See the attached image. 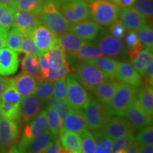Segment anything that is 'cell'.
I'll list each match as a JSON object with an SVG mask.
<instances>
[{"mask_svg": "<svg viewBox=\"0 0 153 153\" xmlns=\"http://www.w3.org/2000/svg\"><path fill=\"white\" fill-rule=\"evenodd\" d=\"M123 117L126 118L135 129H141L152 125V117L145 113L140 106L137 99L128 108Z\"/></svg>", "mask_w": 153, "mask_h": 153, "instance_id": "9a60e30c", "label": "cell"}, {"mask_svg": "<svg viewBox=\"0 0 153 153\" xmlns=\"http://www.w3.org/2000/svg\"><path fill=\"white\" fill-rule=\"evenodd\" d=\"M22 99L10 82L0 99V111L2 117L16 121L20 119Z\"/></svg>", "mask_w": 153, "mask_h": 153, "instance_id": "52a82bcc", "label": "cell"}, {"mask_svg": "<svg viewBox=\"0 0 153 153\" xmlns=\"http://www.w3.org/2000/svg\"><path fill=\"white\" fill-rule=\"evenodd\" d=\"M57 36L59 43L68 55L75 52L80 47L87 43V41L82 39L72 32H67Z\"/></svg>", "mask_w": 153, "mask_h": 153, "instance_id": "4316f807", "label": "cell"}, {"mask_svg": "<svg viewBox=\"0 0 153 153\" xmlns=\"http://www.w3.org/2000/svg\"><path fill=\"white\" fill-rule=\"evenodd\" d=\"M59 4L54 0H45L40 12L41 24L56 36L69 32L70 27V24L61 14Z\"/></svg>", "mask_w": 153, "mask_h": 153, "instance_id": "6da1fadb", "label": "cell"}, {"mask_svg": "<svg viewBox=\"0 0 153 153\" xmlns=\"http://www.w3.org/2000/svg\"><path fill=\"white\" fill-rule=\"evenodd\" d=\"M96 143V152L110 153L114 140L109 137L102 130H94L93 133Z\"/></svg>", "mask_w": 153, "mask_h": 153, "instance_id": "e575fe53", "label": "cell"}, {"mask_svg": "<svg viewBox=\"0 0 153 153\" xmlns=\"http://www.w3.org/2000/svg\"><path fill=\"white\" fill-rule=\"evenodd\" d=\"M41 101L34 94L25 97L21 104L20 118L27 124L41 113Z\"/></svg>", "mask_w": 153, "mask_h": 153, "instance_id": "44dd1931", "label": "cell"}, {"mask_svg": "<svg viewBox=\"0 0 153 153\" xmlns=\"http://www.w3.org/2000/svg\"><path fill=\"white\" fill-rule=\"evenodd\" d=\"M54 1H57V2H58V3H60L61 1H62V0H54Z\"/></svg>", "mask_w": 153, "mask_h": 153, "instance_id": "6125c7cd", "label": "cell"}, {"mask_svg": "<svg viewBox=\"0 0 153 153\" xmlns=\"http://www.w3.org/2000/svg\"><path fill=\"white\" fill-rule=\"evenodd\" d=\"M153 49L149 48H144L141 49L137 57L133 60H131L132 64L140 75H142L145 68L148 65V64L153 60Z\"/></svg>", "mask_w": 153, "mask_h": 153, "instance_id": "1f68e13d", "label": "cell"}, {"mask_svg": "<svg viewBox=\"0 0 153 153\" xmlns=\"http://www.w3.org/2000/svg\"><path fill=\"white\" fill-rule=\"evenodd\" d=\"M61 14L70 25L89 18V11L84 0H62L59 4Z\"/></svg>", "mask_w": 153, "mask_h": 153, "instance_id": "9c48e42d", "label": "cell"}, {"mask_svg": "<svg viewBox=\"0 0 153 153\" xmlns=\"http://www.w3.org/2000/svg\"><path fill=\"white\" fill-rule=\"evenodd\" d=\"M45 153H62L66 152L65 149L62 148V145H61L60 140L55 138L52 143L48 145V147L45 149Z\"/></svg>", "mask_w": 153, "mask_h": 153, "instance_id": "816d5d0a", "label": "cell"}, {"mask_svg": "<svg viewBox=\"0 0 153 153\" xmlns=\"http://www.w3.org/2000/svg\"><path fill=\"white\" fill-rule=\"evenodd\" d=\"M62 148L66 152L81 153V145L79 134L62 128L58 135Z\"/></svg>", "mask_w": 153, "mask_h": 153, "instance_id": "603a6c76", "label": "cell"}, {"mask_svg": "<svg viewBox=\"0 0 153 153\" xmlns=\"http://www.w3.org/2000/svg\"><path fill=\"white\" fill-rule=\"evenodd\" d=\"M97 45L102 54L109 57H123L128 50L121 40L116 38L108 32H103L97 42Z\"/></svg>", "mask_w": 153, "mask_h": 153, "instance_id": "8fae6325", "label": "cell"}, {"mask_svg": "<svg viewBox=\"0 0 153 153\" xmlns=\"http://www.w3.org/2000/svg\"><path fill=\"white\" fill-rule=\"evenodd\" d=\"M139 152L140 153H152L153 145H150V144L140 145Z\"/></svg>", "mask_w": 153, "mask_h": 153, "instance_id": "6f0895ef", "label": "cell"}, {"mask_svg": "<svg viewBox=\"0 0 153 153\" xmlns=\"http://www.w3.org/2000/svg\"><path fill=\"white\" fill-rule=\"evenodd\" d=\"M66 79L67 95L65 100L73 111L82 113L91 100V95L78 81L74 74L67 76Z\"/></svg>", "mask_w": 153, "mask_h": 153, "instance_id": "3957f363", "label": "cell"}, {"mask_svg": "<svg viewBox=\"0 0 153 153\" xmlns=\"http://www.w3.org/2000/svg\"><path fill=\"white\" fill-rule=\"evenodd\" d=\"M135 137L133 135H127L114 140L111 148V152L126 153V150L133 142H135Z\"/></svg>", "mask_w": 153, "mask_h": 153, "instance_id": "ee69618b", "label": "cell"}, {"mask_svg": "<svg viewBox=\"0 0 153 153\" xmlns=\"http://www.w3.org/2000/svg\"><path fill=\"white\" fill-rule=\"evenodd\" d=\"M24 36L20 30H19L16 28L12 27L7 34L6 45L19 53V48Z\"/></svg>", "mask_w": 153, "mask_h": 153, "instance_id": "60d3db41", "label": "cell"}, {"mask_svg": "<svg viewBox=\"0 0 153 153\" xmlns=\"http://www.w3.org/2000/svg\"><path fill=\"white\" fill-rule=\"evenodd\" d=\"M31 36L36 46L43 55L58 42L57 36L43 24L33 30Z\"/></svg>", "mask_w": 153, "mask_h": 153, "instance_id": "5bb4252c", "label": "cell"}, {"mask_svg": "<svg viewBox=\"0 0 153 153\" xmlns=\"http://www.w3.org/2000/svg\"><path fill=\"white\" fill-rule=\"evenodd\" d=\"M1 28H2V27H1V26H0V29H1Z\"/></svg>", "mask_w": 153, "mask_h": 153, "instance_id": "e7e4bbea", "label": "cell"}, {"mask_svg": "<svg viewBox=\"0 0 153 153\" xmlns=\"http://www.w3.org/2000/svg\"><path fill=\"white\" fill-rule=\"evenodd\" d=\"M137 89L133 86L120 83L106 108L111 116H123L136 99Z\"/></svg>", "mask_w": 153, "mask_h": 153, "instance_id": "7a4b0ae2", "label": "cell"}, {"mask_svg": "<svg viewBox=\"0 0 153 153\" xmlns=\"http://www.w3.org/2000/svg\"><path fill=\"white\" fill-rule=\"evenodd\" d=\"M119 9L128 8L133 5L136 0H108Z\"/></svg>", "mask_w": 153, "mask_h": 153, "instance_id": "db71d44e", "label": "cell"}, {"mask_svg": "<svg viewBox=\"0 0 153 153\" xmlns=\"http://www.w3.org/2000/svg\"><path fill=\"white\" fill-rule=\"evenodd\" d=\"M48 103L49 106L56 111L62 120L66 117L67 115L72 111L66 100H61L53 97Z\"/></svg>", "mask_w": 153, "mask_h": 153, "instance_id": "f6af8a7d", "label": "cell"}, {"mask_svg": "<svg viewBox=\"0 0 153 153\" xmlns=\"http://www.w3.org/2000/svg\"><path fill=\"white\" fill-rule=\"evenodd\" d=\"M100 30L101 27L99 24L87 19L70 25L69 32H72L86 41H91L97 38Z\"/></svg>", "mask_w": 153, "mask_h": 153, "instance_id": "ac0fdd59", "label": "cell"}, {"mask_svg": "<svg viewBox=\"0 0 153 153\" xmlns=\"http://www.w3.org/2000/svg\"><path fill=\"white\" fill-rule=\"evenodd\" d=\"M45 0H17L13 8L16 11L41 12Z\"/></svg>", "mask_w": 153, "mask_h": 153, "instance_id": "8d00e7d4", "label": "cell"}, {"mask_svg": "<svg viewBox=\"0 0 153 153\" xmlns=\"http://www.w3.org/2000/svg\"><path fill=\"white\" fill-rule=\"evenodd\" d=\"M19 136V128L16 120L1 118L0 120V148L3 152H15Z\"/></svg>", "mask_w": 153, "mask_h": 153, "instance_id": "30bf717a", "label": "cell"}, {"mask_svg": "<svg viewBox=\"0 0 153 153\" xmlns=\"http://www.w3.org/2000/svg\"><path fill=\"white\" fill-rule=\"evenodd\" d=\"M82 114L87 122L88 128L93 131L102 128L111 117V115L107 110L106 105L97 99H91L83 110Z\"/></svg>", "mask_w": 153, "mask_h": 153, "instance_id": "8992f818", "label": "cell"}, {"mask_svg": "<svg viewBox=\"0 0 153 153\" xmlns=\"http://www.w3.org/2000/svg\"><path fill=\"white\" fill-rule=\"evenodd\" d=\"M10 78H7L4 77V76H0V99H1V95H2L3 92L4 91L6 88H7V86L10 84Z\"/></svg>", "mask_w": 153, "mask_h": 153, "instance_id": "11a10c76", "label": "cell"}, {"mask_svg": "<svg viewBox=\"0 0 153 153\" xmlns=\"http://www.w3.org/2000/svg\"><path fill=\"white\" fill-rule=\"evenodd\" d=\"M46 120L47 126L51 133L55 137H58L59 133L62 128V120L57 112L51 106L47 108L46 111Z\"/></svg>", "mask_w": 153, "mask_h": 153, "instance_id": "836d02e7", "label": "cell"}, {"mask_svg": "<svg viewBox=\"0 0 153 153\" xmlns=\"http://www.w3.org/2000/svg\"><path fill=\"white\" fill-rule=\"evenodd\" d=\"M41 24L40 12L16 11L12 27L16 28L24 36H28Z\"/></svg>", "mask_w": 153, "mask_h": 153, "instance_id": "4fadbf2b", "label": "cell"}, {"mask_svg": "<svg viewBox=\"0 0 153 153\" xmlns=\"http://www.w3.org/2000/svg\"><path fill=\"white\" fill-rule=\"evenodd\" d=\"M125 44L126 48L128 50V54L131 60H134L140 51L143 48L142 44L137 38V33L135 30H129L125 34Z\"/></svg>", "mask_w": 153, "mask_h": 153, "instance_id": "d6a6232c", "label": "cell"}, {"mask_svg": "<svg viewBox=\"0 0 153 153\" xmlns=\"http://www.w3.org/2000/svg\"><path fill=\"white\" fill-rule=\"evenodd\" d=\"M56 137L51 133L48 129L43 131L38 136L35 137L29 143L25 152L29 153H42L45 152L48 145L53 142Z\"/></svg>", "mask_w": 153, "mask_h": 153, "instance_id": "484cf974", "label": "cell"}, {"mask_svg": "<svg viewBox=\"0 0 153 153\" xmlns=\"http://www.w3.org/2000/svg\"><path fill=\"white\" fill-rule=\"evenodd\" d=\"M136 33L143 47L153 48V30L150 25H145L136 30Z\"/></svg>", "mask_w": 153, "mask_h": 153, "instance_id": "b9f144b4", "label": "cell"}, {"mask_svg": "<svg viewBox=\"0 0 153 153\" xmlns=\"http://www.w3.org/2000/svg\"><path fill=\"white\" fill-rule=\"evenodd\" d=\"M16 1L17 0H0V4L9 5L13 7V5Z\"/></svg>", "mask_w": 153, "mask_h": 153, "instance_id": "91938a15", "label": "cell"}, {"mask_svg": "<svg viewBox=\"0 0 153 153\" xmlns=\"http://www.w3.org/2000/svg\"><path fill=\"white\" fill-rule=\"evenodd\" d=\"M135 140L139 145H153V128L152 125L141 128L136 137H135Z\"/></svg>", "mask_w": 153, "mask_h": 153, "instance_id": "7dc6e473", "label": "cell"}, {"mask_svg": "<svg viewBox=\"0 0 153 153\" xmlns=\"http://www.w3.org/2000/svg\"><path fill=\"white\" fill-rule=\"evenodd\" d=\"M120 82L114 80H108L97 86L94 90L96 99L105 105L111 99Z\"/></svg>", "mask_w": 153, "mask_h": 153, "instance_id": "f546056e", "label": "cell"}, {"mask_svg": "<svg viewBox=\"0 0 153 153\" xmlns=\"http://www.w3.org/2000/svg\"><path fill=\"white\" fill-rule=\"evenodd\" d=\"M119 17L126 28L129 30L136 31L148 24L146 18L132 7L121 9L119 11Z\"/></svg>", "mask_w": 153, "mask_h": 153, "instance_id": "ffe728a7", "label": "cell"}, {"mask_svg": "<svg viewBox=\"0 0 153 153\" xmlns=\"http://www.w3.org/2000/svg\"><path fill=\"white\" fill-rule=\"evenodd\" d=\"M46 129V112L45 110H42L33 120L26 126L22 138L19 140L15 148V152H25L29 143Z\"/></svg>", "mask_w": 153, "mask_h": 153, "instance_id": "ba28073f", "label": "cell"}, {"mask_svg": "<svg viewBox=\"0 0 153 153\" xmlns=\"http://www.w3.org/2000/svg\"><path fill=\"white\" fill-rule=\"evenodd\" d=\"M19 66L18 53L5 46L0 49V75L8 76L14 74Z\"/></svg>", "mask_w": 153, "mask_h": 153, "instance_id": "2e32d148", "label": "cell"}, {"mask_svg": "<svg viewBox=\"0 0 153 153\" xmlns=\"http://www.w3.org/2000/svg\"><path fill=\"white\" fill-rule=\"evenodd\" d=\"M116 80L139 88L142 85L141 76L131 62H119L116 74Z\"/></svg>", "mask_w": 153, "mask_h": 153, "instance_id": "e0dca14e", "label": "cell"}, {"mask_svg": "<svg viewBox=\"0 0 153 153\" xmlns=\"http://www.w3.org/2000/svg\"><path fill=\"white\" fill-rule=\"evenodd\" d=\"M0 152H3V151H2V150H1V148H0Z\"/></svg>", "mask_w": 153, "mask_h": 153, "instance_id": "be15d7a7", "label": "cell"}, {"mask_svg": "<svg viewBox=\"0 0 153 153\" xmlns=\"http://www.w3.org/2000/svg\"><path fill=\"white\" fill-rule=\"evenodd\" d=\"M141 77L145 79V85L152 87L153 85V60L149 63L148 65L145 68Z\"/></svg>", "mask_w": 153, "mask_h": 153, "instance_id": "f907efd6", "label": "cell"}, {"mask_svg": "<svg viewBox=\"0 0 153 153\" xmlns=\"http://www.w3.org/2000/svg\"><path fill=\"white\" fill-rule=\"evenodd\" d=\"M16 10L9 5L0 4V26L7 30L12 28Z\"/></svg>", "mask_w": 153, "mask_h": 153, "instance_id": "74e56055", "label": "cell"}, {"mask_svg": "<svg viewBox=\"0 0 153 153\" xmlns=\"http://www.w3.org/2000/svg\"><path fill=\"white\" fill-rule=\"evenodd\" d=\"M38 63H39L40 69H41L42 77H43V80H45V76H46V74L50 69L48 61V59L46 58V57H45V55L38 57Z\"/></svg>", "mask_w": 153, "mask_h": 153, "instance_id": "f5cc1de1", "label": "cell"}, {"mask_svg": "<svg viewBox=\"0 0 153 153\" xmlns=\"http://www.w3.org/2000/svg\"><path fill=\"white\" fill-rule=\"evenodd\" d=\"M21 65H22V72L33 76L38 82L43 81V79L41 75L38 57L26 55V56L22 60Z\"/></svg>", "mask_w": 153, "mask_h": 153, "instance_id": "4dcf8cb0", "label": "cell"}, {"mask_svg": "<svg viewBox=\"0 0 153 153\" xmlns=\"http://www.w3.org/2000/svg\"><path fill=\"white\" fill-rule=\"evenodd\" d=\"M1 118H2V115H1V111H0V120H1Z\"/></svg>", "mask_w": 153, "mask_h": 153, "instance_id": "94428289", "label": "cell"}, {"mask_svg": "<svg viewBox=\"0 0 153 153\" xmlns=\"http://www.w3.org/2000/svg\"><path fill=\"white\" fill-rule=\"evenodd\" d=\"M38 82L35 77L30 74L22 73L11 79V84L22 99L33 94Z\"/></svg>", "mask_w": 153, "mask_h": 153, "instance_id": "d6986e66", "label": "cell"}, {"mask_svg": "<svg viewBox=\"0 0 153 153\" xmlns=\"http://www.w3.org/2000/svg\"><path fill=\"white\" fill-rule=\"evenodd\" d=\"M108 26V33L118 39L123 38L128 30L123 23L118 19L115 20Z\"/></svg>", "mask_w": 153, "mask_h": 153, "instance_id": "681fc988", "label": "cell"}, {"mask_svg": "<svg viewBox=\"0 0 153 153\" xmlns=\"http://www.w3.org/2000/svg\"><path fill=\"white\" fill-rule=\"evenodd\" d=\"M135 128L123 116H111L104 127L103 131L112 140L133 135Z\"/></svg>", "mask_w": 153, "mask_h": 153, "instance_id": "7c38bea8", "label": "cell"}, {"mask_svg": "<svg viewBox=\"0 0 153 153\" xmlns=\"http://www.w3.org/2000/svg\"><path fill=\"white\" fill-rule=\"evenodd\" d=\"M33 94L41 102L48 103L53 97V82L51 80H43L36 86Z\"/></svg>", "mask_w": 153, "mask_h": 153, "instance_id": "d590c367", "label": "cell"}, {"mask_svg": "<svg viewBox=\"0 0 153 153\" xmlns=\"http://www.w3.org/2000/svg\"><path fill=\"white\" fill-rule=\"evenodd\" d=\"M136 99L143 110L150 117L153 116V89L148 85H141L137 89Z\"/></svg>", "mask_w": 153, "mask_h": 153, "instance_id": "f1b7e54d", "label": "cell"}, {"mask_svg": "<svg viewBox=\"0 0 153 153\" xmlns=\"http://www.w3.org/2000/svg\"><path fill=\"white\" fill-rule=\"evenodd\" d=\"M48 61L50 68L58 69L68 63L67 53L59 43V41L52 48L44 54Z\"/></svg>", "mask_w": 153, "mask_h": 153, "instance_id": "83f0119b", "label": "cell"}, {"mask_svg": "<svg viewBox=\"0 0 153 153\" xmlns=\"http://www.w3.org/2000/svg\"><path fill=\"white\" fill-rule=\"evenodd\" d=\"M24 53L26 55H33L36 57H41L44 55L38 47L36 46L31 35L25 36L23 38L20 48H19V53Z\"/></svg>", "mask_w": 153, "mask_h": 153, "instance_id": "f35d334b", "label": "cell"}, {"mask_svg": "<svg viewBox=\"0 0 153 153\" xmlns=\"http://www.w3.org/2000/svg\"><path fill=\"white\" fill-rule=\"evenodd\" d=\"M86 63H89V64L97 67L109 78L110 80L116 81V74L119 61L114 60L112 57L102 56L96 58L94 60L88 61Z\"/></svg>", "mask_w": 153, "mask_h": 153, "instance_id": "cb8c5ba5", "label": "cell"}, {"mask_svg": "<svg viewBox=\"0 0 153 153\" xmlns=\"http://www.w3.org/2000/svg\"><path fill=\"white\" fill-rule=\"evenodd\" d=\"M70 65L68 63H66L62 67L58 69H51L50 68L48 72L45 76V80H51V81H55V80L60 79V78L67 76L70 74Z\"/></svg>", "mask_w": 153, "mask_h": 153, "instance_id": "c3c4849f", "label": "cell"}, {"mask_svg": "<svg viewBox=\"0 0 153 153\" xmlns=\"http://www.w3.org/2000/svg\"><path fill=\"white\" fill-rule=\"evenodd\" d=\"M132 7L145 16L148 22H152L153 16L152 0H136Z\"/></svg>", "mask_w": 153, "mask_h": 153, "instance_id": "7bdbcfd3", "label": "cell"}, {"mask_svg": "<svg viewBox=\"0 0 153 153\" xmlns=\"http://www.w3.org/2000/svg\"><path fill=\"white\" fill-rule=\"evenodd\" d=\"M79 135L82 152L95 153L97 148H96V143L93 133H91L87 129L79 133Z\"/></svg>", "mask_w": 153, "mask_h": 153, "instance_id": "ab89813d", "label": "cell"}, {"mask_svg": "<svg viewBox=\"0 0 153 153\" xmlns=\"http://www.w3.org/2000/svg\"><path fill=\"white\" fill-rule=\"evenodd\" d=\"M9 30L1 28L0 29V49L1 48L7 46L6 45V41H7V34H8Z\"/></svg>", "mask_w": 153, "mask_h": 153, "instance_id": "9f6ffc18", "label": "cell"}, {"mask_svg": "<svg viewBox=\"0 0 153 153\" xmlns=\"http://www.w3.org/2000/svg\"><path fill=\"white\" fill-rule=\"evenodd\" d=\"M87 6L89 17L99 26H108L119 17V8L108 0H94Z\"/></svg>", "mask_w": 153, "mask_h": 153, "instance_id": "277c9868", "label": "cell"}, {"mask_svg": "<svg viewBox=\"0 0 153 153\" xmlns=\"http://www.w3.org/2000/svg\"><path fill=\"white\" fill-rule=\"evenodd\" d=\"M67 95L66 76L53 81V97L61 100H65Z\"/></svg>", "mask_w": 153, "mask_h": 153, "instance_id": "bcb514c9", "label": "cell"}, {"mask_svg": "<svg viewBox=\"0 0 153 153\" xmlns=\"http://www.w3.org/2000/svg\"><path fill=\"white\" fill-rule=\"evenodd\" d=\"M62 128L79 134L88 127L82 113L72 111L62 120Z\"/></svg>", "mask_w": 153, "mask_h": 153, "instance_id": "7402d4cb", "label": "cell"}, {"mask_svg": "<svg viewBox=\"0 0 153 153\" xmlns=\"http://www.w3.org/2000/svg\"><path fill=\"white\" fill-rule=\"evenodd\" d=\"M68 55L80 62H87L88 61L104 56L97 45L88 43L80 47L75 52Z\"/></svg>", "mask_w": 153, "mask_h": 153, "instance_id": "d4e9b609", "label": "cell"}, {"mask_svg": "<svg viewBox=\"0 0 153 153\" xmlns=\"http://www.w3.org/2000/svg\"><path fill=\"white\" fill-rule=\"evenodd\" d=\"M74 75L87 90L94 91L97 86L108 81L109 78L101 70L93 65L81 62L74 68Z\"/></svg>", "mask_w": 153, "mask_h": 153, "instance_id": "5b68a950", "label": "cell"}, {"mask_svg": "<svg viewBox=\"0 0 153 153\" xmlns=\"http://www.w3.org/2000/svg\"><path fill=\"white\" fill-rule=\"evenodd\" d=\"M139 147L140 145L136 141H135L127 148V150H126V153H138Z\"/></svg>", "mask_w": 153, "mask_h": 153, "instance_id": "680465c9", "label": "cell"}]
</instances>
